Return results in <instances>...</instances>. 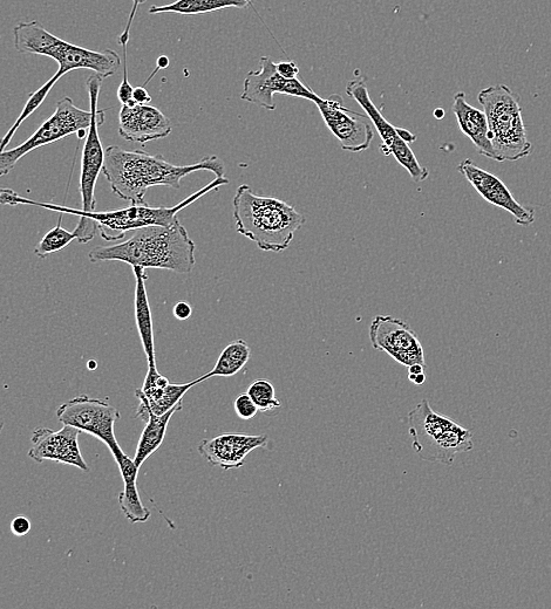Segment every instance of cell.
<instances>
[{"instance_id": "obj_26", "label": "cell", "mask_w": 551, "mask_h": 609, "mask_svg": "<svg viewBox=\"0 0 551 609\" xmlns=\"http://www.w3.org/2000/svg\"><path fill=\"white\" fill-rule=\"evenodd\" d=\"M250 355L251 350L247 342L243 339L235 340L224 348L219 359H217L213 371L201 376L197 381L201 383L210 378H214V376L230 378V376H234L242 371L243 367L248 364Z\"/></svg>"}, {"instance_id": "obj_23", "label": "cell", "mask_w": 551, "mask_h": 609, "mask_svg": "<svg viewBox=\"0 0 551 609\" xmlns=\"http://www.w3.org/2000/svg\"><path fill=\"white\" fill-rule=\"evenodd\" d=\"M182 408V402H180L178 406H175L163 415H155L152 412L136 415L139 419L146 422V427L142 431L133 460L136 467L141 468V465L148 460V457L152 456L161 447L163 440H165L170 420Z\"/></svg>"}, {"instance_id": "obj_1", "label": "cell", "mask_w": 551, "mask_h": 609, "mask_svg": "<svg viewBox=\"0 0 551 609\" xmlns=\"http://www.w3.org/2000/svg\"><path fill=\"white\" fill-rule=\"evenodd\" d=\"M227 184H229V180L226 179V176L216 177L206 187L196 191L172 208H155L144 202L132 203L131 207L125 209L85 212L63 207V205L33 201L30 198L19 196L15 190L8 188L0 189V204L11 205V207L31 205V207L43 208L58 212V214L80 216L77 228L73 230V234L80 244L90 243L97 232L106 242H117L124 238L129 231L149 227V225H163V227L172 225L178 220L180 211L188 208L189 205L200 200L204 195L219 190Z\"/></svg>"}, {"instance_id": "obj_11", "label": "cell", "mask_w": 551, "mask_h": 609, "mask_svg": "<svg viewBox=\"0 0 551 609\" xmlns=\"http://www.w3.org/2000/svg\"><path fill=\"white\" fill-rule=\"evenodd\" d=\"M346 94L358 102L366 115L369 116L372 125L376 127L380 138L383 140V145L380 147L383 153L386 156L393 155L396 157L398 163L408 171L414 182H424L430 176V171L421 166L408 143L400 138L399 128L391 125L373 104L369 90H367L366 80L363 77H358L350 81L346 86Z\"/></svg>"}, {"instance_id": "obj_36", "label": "cell", "mask_w": 551, "mask_h": 609, "mask_svg": "<svg viewBox=\"0 0 551 609\" xmlns=\"http://www.w3.org/2000/svg\"><path fill=\"white\" fill-rule=\"evenodd\" d=\"M425 373V366L423 365H413L408 367V379L412 378V376H416L419 374Z\"/></svg>"}, {"instance_id": "obj_5", "label": "cell", "mask_w": 551, "mask_h": 609, "mask_svg": "<svg viewBox=\"0 0 551 609\" xmlns=\"http://www.w3.org/2000/svg\"><path fill=\"white\" fill-rule=\"evenodd\" d=\"M486 114L496 161H519L532 154L522 119L520 99L506 85H495L479 93Z\"/></svg>"}, {"instance_id": "obj_15", "label": "cell", "mask_w": 551, "mask_h": 609, "mask_svg": "<svg viewBox=\"0 0 551 609\" xmlns=\"http://www.w3.org/2000/svg\"><path fill=\"white\" fill-rule=\"evenodd\" d=\"M458 170L484 200L495 205V207L508 211L509 214L513 215L516 223L523 225V227H529L535 222V210L527 209L516 201L506 184L499 177L475 166L469 159L462 161Z\"/></svg>"}, {"instance_id": "obj_32", "label": "cell", "mask_w": 551, "mask_h": 609, "mask_svg": "<svg viewBox=\"0 0 551 609\" xmlns=\"http://www.w3.org/2000/svg\"><path fill=\"white\" fill-rule=\"evenodd\" d=\"M276 70L278 74L284 79H296L299 73V68L295 61H282V63L276 64Z\"/></svg>"}, {"instance_id": "obj_39", "label": "cell", "mask_w": 551, "mask_h": 609, "mask_svg": "<svg viewBox=\"0 0 551 609\" xmlns=\"http://www.w3.org/2000/svg\"><path fill=\"white\" fill-rule=\"evenodd\" d=\"M444 115H445L444 109H435V111H434L435 118L442 119V118H444Z\"/></svg>"}, {"instance_id": "obj_18", "label": "cell", "mask_w": 551, "mask_h": 609, "mask_svg": "<svg viewBox=\"0 0 551 609\" xmlns=\"http://www.w3.org/2000/svg\"><path fill=\"white\" fill-rule=\"evenodd\" d=\"M196 385H199L197 379L188 383H170L166 376L159 373L158 368H148L144 386L135 392L136 398L140 400L136 415L145 412L166 414L178 406L188 390Z\"/></svg>"}, {"instance_id": "obj_37", "label": "cell", "mask_w": 551, "mask_h": 609, "mask_svg": "<svg viewBox=\"0 0 551 609\" xmlns=\"http://www.w3.org/2000/svg\"><path fill=\"white\" fill-rule=\"evenodd\" d=\"M399 135H400V138L403 139L407 143L414 142L417 140V136L412 134L411 132H408V130H406V129L399 128Z\"/></svg>"}, {"instance_id": "obj_25", "label": "cell", "mask_w": 551, "mask_h": 609, "mask_svg": "<svg viewBox=\"0 0 551 609\" xmlns=\"http://www.w3.org/2000/svg\"><path fill=\"white\" fill-rule=\"evenodd\" d=\"M246 0H176V2L163 6H151L149 15L159 13H178L183 16L203 15V13L226 10L229 8H247Z\"/></svg>"}, {"instance_id": "obj_28", "label": "cell", "mask_w": 551, "mask_h": 609, "mask_svg": "<svg viewBox=\"0 0 551 609\" xmlns=\"http://www.w3.org/2000/svg\"><path fill=\"white\" fill-rule=\"evenodd\" d=\"M248 394L262 413H270L281 408L282 403L277 399L274 385L268 380H256L248 388Z\"/></svg>"}, {"instance_id": "obj_35", "label": "cell", "mask_w": 551, "mask_h": 609, "mask_svg": "<svg viewBox=\"0 0 551 609\" xmlns=\"http://www.w3.org/2000/svg\"><path fill=\"white\" fill-rule=\"evenodd\" d=\"M168 66H169V59H168L166 56H161V57L158 59V67H156V70H155V71H154V73L152 74V77H151V78H149V79L146 81V84H145V85H147V82H148L149 80H151V79L154 77V75L156 74V72H158V71H160V70H165V68H167Z\"/></svg>"}, {"instance_id": "obj_27", "label": "cell", "mask_w": 551, "mask_h": 609, "mask_svg": "<svg viewBox=\"0 0 551 609\" xmlns=\"http://www.w3.org/2000/svg\"><path fill=\"white\" fill-rule=\"evenodd\" d=\"M61 221H63V214H60L57 227L47 232L42 241L36 246V249H34V253H36V256L39 258L44 259L47 256L52 255V253L67 248V246L76 239L73 231L70 232L61 227Z\"/></svg>"}, {"instance_id": "obj_29", "label": "cell", "mask_w": 551, "mask_h": 609, "mask_svg": "<svg viewBox=\"0 0 551 609\" xmlns=\"http://www.w3.org/2000/svg\"><path fill=\"white\" fill-rule=\"evenodd\" d=\"M234 407L237 416L244 421L254 419L257 413L260 412L248 393L237 396Z\"/></svg>"}, {"instance_id": "obj_7", "label": "cell", "mask_w": 551, "mask_h": 609, "mask_svg": "<svg viewBox=\"0 0 551 609\" xmlns=\"http://www.w3.org/2000/svg\"><path fill=\"white\" fill-rule=\"evenodd\" d=\"M91 122V111L79 108L71 98L65 97L59 100L56 112L38 128L31 138L16 148L0 152V177L10 174L17 163L33 150L49 146L51 143L73 134H79L80 139L84 138Z\"/></svg>"}, {"instance_id": "obj_16", "label": "cell", "mask_w": 551, "mask_h": 609, "mask_svg": "<svg viewBox=\"0 0 551 609\" xmlns=\"http://www.w3.org/2000/svg\"><path fill=\"white\" fill-rule=\"evenodd\" d=\"M172 129V122L156 107L121 105L119 134L126 141L145 145L147 142L167 138Z\"/></svg>"}, {"instance_id": "obj_8", "label": "cell", "mask_w": 551, "mask_h": 609, "mask_svg": "<svg viewBox=\"0 0 551 609\" xmlns=\"http://www.w3.org/2000/svg\"><path fill=\"white\" fill-rule=\"evenodd\" d=\"M46 57L56 60L59 65V70L46 84L38 88L36 92L31 93L26 105L31 111H36L47 98L52 88L57 85V82L67 73L76 70H91L95 74H99L102 79L112 77L119 71L121 59L117 52L112 50L91 51L67 43V41L58 39L57 43L51 47Z\"/></svg>"}, {"instance_id": "obj_40", "label": "cell", "mask_w": 551, "mask_h": 609, "mask_svg": "<svg viewBox=\"0 0 551 609\" xmlns=\"http://www.w3.org/2000/svg\"><path fill=\"white\" fill-rule=\"evenodd\" d=\"M4 426H5V422H4V420H3V417H2V416H0V434H2V431H3V429H4Z\"/></svg>"}, {"instance_id": "obj_24", "label": "cell", "mask_w": 551, "mask_h": 609, "mask_svg": "<svg viewBox=\"0 0 551 609\" xmlns=\"http://www.w3.org/2000/svg\"><path fill=\"white\" fill-rule=\"evenodd\" d=\"M13 41L15 49L20 54H33V56H47L51 47L57 43L58 37L54 36L46 27L38 22L19 23L13 29Z\"/></svg>"}, {"instance_id": "obj_2", "label": "cell", "mask_w": 551, "mask_h": 609, "mask_svg": "<svg viewBox=\"0 0 551 609\" xmlns=\"http://www.w3.org/2000/svg\"><path fill=\"white\" fill-rule=\"evenodd\" d=\"M201 170L212 171L216 177L226 175V166L217 156L204 157L200 162L189 166H175L162 155L110 146L105 150L102 174L111 184L113 193L121 200L144 203L149 188L180 189L183 177Z\"/></svg>"}, {"instance_id": "obj_30", "label": "cell", "mask_w": 551, "mask_h": 609, "mask_svg": "<svg viewBox=\"0 0 551 609\" xmlns=\"http://www.w3.org/2000/svg\"><path fill=\"white\" fill-rule=\"evenodd\" d=\"M147 0H133V9L131 15H129L128 22L126 24L125 30L122 31L119 37L120 45L128 44L129 38H131V29L133 20L135 18L136 12H138L139 6L145 4Z\"/></svg>"}, {"instance_id": "obj_10", "label": "cell", "mask_w": 551, "mask_h": 609, "mask_svg": "<svg viewBox=\"0 0 551 609\" xmlns=\"http://www.w3.org/2000/svg\"><path fill=\"white\" fill-rule=\"evenodd\" d=\"M102 79L99 74H93L87 79V91L90 95V111L92 112V122L87 129L83 155H81V173L79 190L83 211H95V187L105 162V150L101 146L99 127L105 123V113L98 109V100L101 92Z\"/></svg>"}, {"instance_id": "obj_22", "label": "cell", "mask_w": 551, "mask_h": 609, "mask_svg": "<svg viewBox=\"0 0 551 609\" xmlns=\"http://www.w3.org/2000/svg\"><path fill=\"white\" fill-rule=\"evenodd\" d=\"M125 488L119 495L121 511L132 524L146 523L151 518V511L142 504L136 480L140 468L126 454L118 462Z\"/></svg>"}, {"instance_id": "obj_21", "label": "cell", "mask_w": 551, "mask_h": 609, "mask_svg": "<svg viewBox=\"0 0 551 609\" xmlns=\"http://www.w3.org/2000/svg\"><path fill=\"white\" fill-rule=\"evenodd\" d=\"M135 277V320L142 346L148 361V368H156L154 330L151 306H149L146 269L133 266Z\"/></svg>"}, {"instance_id": "obj_13", "label": "cell", "mask_w": 551, "mask_h": 609, "mask_svg": "<svg viewBox=\"0 0 551 609\" xmlns=\"http://www.w3.org/2000/svg\"><path fill=\"white\" fill-rule=\"evenodd\" d=\"M316 105L325 125L346 152L360 153L370 148L374 132L369 116L350 111L338 94H332L328 99L321 98Z\"/></svg>"}, {"instance_id": "obj_34", "label": "cell", "mask_w": 551, "mask_h": 609, "mask_svg": "<svg viewBox=\"0 0 551 609\" xmlns=\"http://www.w3.org/2000/svg\"><path fill=\"white\" fill-rule=\"evenodd\" d=\"M133 101L138 105H147L152 101V97L145 87H135L133 91Z\"/></svg>"}, {"instance_id": "obj_41", "label": "cell", "mask_w": 551, "mask_h": 609, "mask_svg": "<svg viewBox=\"0 0 551 609\" xmlns=\"http://www.w3.org/2000/svg\"><path fill=\"white\" fill-rule=\"evenodd\" d=\"M246 2L248 3V5L253 4V0H246Z\"/></svg>"}, {"instance_id": "obj_19", "label": "cell", "mask_w": 551, "mask_h": 609, "mask_svg": "<svg viewBox=\"0 0 551 609\" xmlns=\"http://www.w3.org/2000/svg\"><path fill=\"white\" fill-rule=\"evenodd\" d=\"M260 66V71L247 74L241 99L267 111H275L274 95H288L290 80L278 74L276 64L268 57L261 58Z\"/></svg>"}, {"instance_id": "obj_9", "label": "cell", "mask_w": 551, "mask_h": 609, "mask_svg": "<svg viewBox=\"0 0 551 609\" xmlns=\"http://www.w3.org/2000/svg\"><path fill=\"white\" fill-rule=\"evenodd\" d=\"M58 420L66 426L76 427L83 433L105 443L115 462H119L124 451L115 437V423L120 420L119 410L105 401L90 396H77L61 405L57 410Z\"/></svg>"}, {"instance_id": "obj_20", "label": "cell", "mask_w": 551, "mask_h": 609, "mask_svg": "<svg viewBox=\"0 0 551 609\" xmlns=\"http://www.w3.org/2000/svg\"><path fill=\"white\" fill-rule=\"evenodd\" d=\"M452 109L461 132L473 142V145L478 149V153L496 161L485 112L469 105L464 92L454 95Z\"/></svg>"}, {"instance_id": "obj_33", "label": "cell", "mask_w": 551, "mask_h": 609, "mask_svg": "<svg viewBox=\"0 0 551 609\" xmlns=\"http://www.w3.org/2000/svg\"><path fill=\"white\" fill-rule=\"evenodd\" d=\"M193 310L189 304L185 303V301H181L174 307V316L179 320H187L192 316Z\"/></svg>"}, {"instance_id": "obj_12", "label": "cell", "mask_w": 551, "mask_h": 609, "mask_svg": "<svg viewBox=\"0 0 551 609\" xmlns=\"http://www.w3.org/2000/svg\"><path fill=\"white\" fill-rule=\"evenodd\" d=\"M370 340L374 350L382 351L405 367L426 366L423 345L418 334L404 320L377 316L372 320Z\"/></svg>"}, {"instance_id": "obj_4", "label": "cell", "mask_w": 551, "mask_h": 609, "mask_svg": "<svg viewBox=\"0 0 551 609\" xmlns=\"http://www.w3.org/2000/svg\"><path fill=\"white\" fill-rule=\"evenodd\" d=\"M233 215L238 234L247 237L264 252L289 249L305 217L292 205L276 197L260 196L247 184L236 190Z\"/></svg>"}, {"instance_id": "obj_38", "label": "cell", "mask_w": 551, "mask_h": 609, "mask_svg": "<svg viewBox=\"0 0 551 609\" xmlns=\"http://www.w3.org/2000/svg\"><path fill=\"white\" fill-rule=\"evenodd\" d=\"M410 381H412L414 383V385L423 386L426 381V375L424 373V374L412 376V378H410Z\"/></svg>"}, {"instance_id": "obj_31", "label": "cell", "mask_w": 551, "mask_h": 609, "mask_svg": "<svg viewBox=\"0 0 551 609\" xmlns=\"http://www.w3.org/2000/svg\"><path fill=\"white\" fill-rule=\"evenodd\" d=\"M11 531L17 537L26 536L31 531V522L25 516H18L12 520Z\"/></svg>"}, {"instance_id": "obj_14", "label": "cell", "mask_w": 551, "mask_h": 609, "mask_svg": "<svg viewBox=\"0 0 551 609\" xmlns=\"http://www.w3.org/2000/svg\"><path fill=\"white\" fill-rule=\"evenodd\" d=\"M83 431L76 427L66 426L60 430L50 428L34 429L32 447L29 450L31 460L38 463L53 461L72 465L81 471H90L79 448V436Z\"/></svg>"}, {"instance_id": "obj_6", "label": "cell", "mask_w": 551, "mask_h": 609, "mask_svg": "<svg viewBox=\"0 0 551 609\" xmlns=\"http://www.w3.org/2000/svg\"><path fill=\"white\" fill-rule=\"evenodd\" d=\"M413 449L423 461L453 464L455 456L474 447L473 433L457 422L435 413L424 399L408 414Z\"/></svg>"}, {"instance_id": "obj_3", "label": "cell", "mask_w": 551, "mask_h": 609, "mask_svg": "<svg viewBox=\"0 0 551 609\" xmlns=\"http://www.w3.org/2000/svg\"><path fill=\"white\" fill-rule=\"evenodd\" d=\"M121 244L98 246L88 253L91 263L122 262L142 269H161L175 273L194 270L195 243L179 218L172 225H149L136 229Z\"/></svg>"}, {"instance_id": "obj_17", "label": "cell", "mask_w": 551, "mask_h": 609, "mask_svg": "<svg viewBox=\"0 0 551 609\" xmlns=\"http://www.w3.org/2000/svg\"><path fill=\"white\" fill-rule=\"evenodd\" d=\"M267 446L268 436L265 435L223 434L212 440H203L197 449L213 467L231 470L242 468L250 453Z\"/></svg>"}]
</instances>
